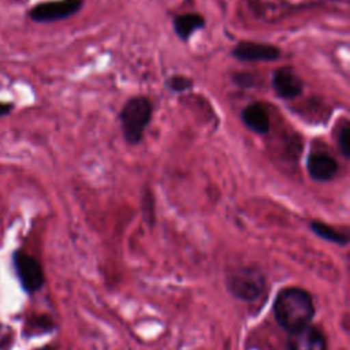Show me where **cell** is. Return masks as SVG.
<instances>
[{"mask_svg": "<svg viewBox=\"0 0 350 350\" xmlns=\"http://www.w3.org/2000/svg\"><path fill=\"white\" fill-rule=\"evenodd\" d=\"M272 310L278 325L290 334L312 323L316 306L308 290L298 286H288L278 291Z\"/></svg>", "mask_w": 350, "mask_h": 350, "instance_id": "6da1fadb", "label": "cell"}, {"mask_svg": "<svg viewBox=\"0 0 350 350\" xmlns=\"http://www.w3.org/2000/svg\"><path fill=\"white\" fill-rule=\"evenodd\" d=\"M224 284L231 297L243 302H253L264 294L267 276L258 265H237L226 271Z\"/></svg>", "mask_w": 350, "mask_h": 350, "instance_id": "7a4b0ae2", "label": "cell"}, {"mask_svg": "<svg viewBox=\"0 0 350 350\" xmlns=\"http://www.w3.org/2000/svg\"><path fill=\"white\" fill-rule=\"evenodd\" d=\"M153 105L148 97L137 96L127 100L119 112L122 134L124 139L137 145L141 142L148 124L152 120Z\"/></svg>", "mask_w": 350, "mask_h": 350, "instance_id": "3957f363", "label": "cell"}, {"mask_svg": "<svg viewBox=\"0 0 350 350\" xmlns=\"http://www.w3.org/2000/svg\"><path fill=\"white\" fill-rule=\"evenodd\" d=\"M82 0H55L36 4L29 11L31 21L38 23H49L67 19L82 8Z\"/></svg>", "mask_w": 350, "mask_h": 350, "instance_id": "277c9868", "label": "cell"}, {"mask_svg": "<svg viewBox=\"0 0 350 350\" xmlns=\"http://www.w3.org/2000/svg\"><path fill=\"white\" fill-rule=\"evenodd\" d=\"M14 264L19 282L27 293H36L42 287L45 282L44 271L34 257L23 252H16L14 254Z\"/></svg>", "mask_w": 350, "mask_h": 350, "instance_id": "5b68a950", "label": "cell"}, {"mask_svg": "<svg viewBox=\"0 0 350 350\" xmlns=\"http://www.w3.org/2000/svg\"><path fill=\"white\" fill-rule=\"evenodd\" d=\"M327 338L320 327L308 324L288 334L286 350H327Z\"/></svg>", "mask_w": 350, "mask_h": 350, "instance_id": "8992f818", "label": "cell"}, {"mask_svg": "<svg viewBox=\"0 0 350 350\" xmlns=\"http://www.w3.org/2000/svg\"><path fill=\"white\" fill-rule=\"evenodd\" d=\"M231 55L241 62H273L280 57V49L268 42L239 41Z\"/></svg>", "mask_w": 350, "mask_h": 350, "instance_id": "52a82bcc", "label": "cell"}, {"mask_svg": "<svg viewBox=\"0 0 350 350\" xmlns=\"http://www.w3.org/2000/svg\"><path fill=\"white\" fill-rule=\"evenodd\" d=\"M336 160L325 152H310L306 159V171L316 182H328L338 174Z\"/></svg>", "mask_w": 350, "mask_h": 350, "instance_id": "ba28073f", "label": "cell"}, {"mask_svg": "<svg viewBox=\"0 0 350 350\" xmlns=\"http://www.w3.org/2000/svg\"><path fill=\"white\" fill-rule=\"evenodd\" d=\"M272 88L275 93L284 100L298 97L304 90L302 79L290 68H278L272 75Z\"/></svg>", "mask_w": 350, "mask_h": 350, "instance_id": "9c48e42d", "label": "cell"}, {"mask_svg": "<svg viewBox=\"0 0 350 350\" xmlns=\"http://www.w3.org/2000/svg\"><path fill=\"white\" fill-rule=\"evenodd\" d=\"M241 120L249 130L260 135H265L271 130L269 115L265 107L261 105L260 103H253L246 105L241 112Z\"/></svg>", "mask_w": 350, "mask_h": 350, "instance_id": "30bf717a", "label": "cell"}, {"mask_svg": "<svg viewBox=\"0 0 350 350\" xmlns=\"http://www.w3.org/2000/svg\"><path fill=\"white\" fill-rule=\"evenodd\" d=\"M204 26L205 19L200 14H180L172 18L174 31L182 41H187L194 31L204 29Z\"/></svg>", "mask_w": 350, "mask_h": 350, "instance_id": "8fae6325", "label": "cell"}, {"mask_svg": "<svg viewBox=\"0 0 350 350\" xmlns=\"http://www.w3.org/2000/svg\"><path fill=\"white\" fill-rule=\"evenodd\" d=\"M309 227L313 234H316L317 237H320L321 239H324L327 242H332L339 246H346L349 243V235L346 232L338 231L336 228H334L332 226H329L324 221L312 220L309 223Z\"/></svg>", "mask_w": 350, "mask_h": 350, "instance_id": "7c38bea8", "label": "cell"}, {"mask_svg": "<svg viewBox=\"0 0 350 350\" xmlns=\"http://www.w3.org/2000/svg\"><path fill=\"white\" fill-rule=\"evenodd\" d=\"M165 86L172 93H183L190 90L194 86V82L185 75H172L165 81Z\"/></svg>", "mask_w": 350, "mask_h": 350, "instance_id": "4fadbf2b", "label": "cell"}, {"mask_svg": "<svg viewBox=\"0 0 350 350\" xmlns=\"http://www.w3.org/2000/svg\"><path fill=\"white\" fill-rule=\"evenodd\" d=\"M349 131H350L349 126H347V124H345V126H342V127H340V130H339V133H338V137H336L338 148H339V150H340L342 156H343L346 160H349V157H350V148H349Z\"/></svg>", "mask_w": 350, "mask_h": 350, "instance_id": "5bb4252c", "label": "cell"}, {"mask_svg": "<svg viewBox=\"0 0 350 350\" xmlns=\"http://www.w3.org/2000/svg\"><path fill=\"white\" fill-rule=\"evenodd\" d=\"M232 79L237 85L242 88H253L256 85V77L249 72H238L232 75Z\"/></svg>", "mask_w": 350, "mask_h": 350, "instance_id": "9a60e30c", "label": "cell"}, {"mask_svg": "<svg viewBox=\"0 0 350 350\" xmlns=\"http://www.w3.org/2000/svg\"><path fill=\"white\" fill-rule=\"evenodd\" d=\"M144 202L145 204H148V213L145 215L148 219L146 220H149L150 223H152V217H153V211H152V197H150V194L149 193H146V196L144 197ZM146 209H144V212H145Z\"/></svg>", "mask_w": 350, "mask_h": 350, "instance_id": "2e32d148", "label": "cell"}, {"mask_svg": "<svg viewBox=\"0 0 350 350\" xmlns=\"http://www.w3.org/2000/svg\"><path fill=\"white\" fill-rule=\"evenodd\" d=\"M14 109V104L12 103H3L0 101V118L7 116L8 113H11Z\"/></svg>", "mask_w": 350, "mask_h": 350, "instance_id": "e0dca14e", "label": "cell"}, {"mask_svg": "<svg viewBox=\"0 0 350 350\" xmlns=\"http://www.w3.org/2000/svg\"><path fill=\"white\" fill-rule=\"evenodd\" d=\"M36 350H52L51 347H41V349H36Z\"/></svg>", "mask_w": 350, "mask_h": 350, "instance_id": "ac0fdd59", "label": "cell"}]
</instances>
